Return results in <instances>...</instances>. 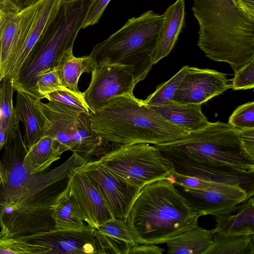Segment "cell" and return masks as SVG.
I'll use <instances>...</instances> for the list:
<instances>
[{
    "mask_svg": "<svg viewBox=\"0 0 254 254\" xmlns=\"http://www.w3.org/2000/svg\"><path fill=\"white\" fill-rule=\"evenodd\" d=\"M14 92L11 79L5 77L0 82V109L6 124L5 139L21 134L13 102Z\"/></svg>",
    "mask_w": 254,
    "mask_h": 254,
    "instance_id": "obj_27",
    "label": "cell"
},
{
    "mask_svg": "<svg viewBox=\"0 0 254 254\" xmlns=\"http://www.w3.org/2000/svg\"><path fill=\"white\" fill-rule=\"evenodd\" d=\"M16 91L15 110L19 121L24 126L23 140L28 150L47 133L50 123L37 106V99L24 91Z\"/></svg>",
    "mask_w": 254,
    "mask_h": 254,
    "instance_id": "obj_18",
    "label": "cell"
},
{
    "mask_svg": "<svg viewBox=\"0 0 254 254\" xmlns=\"http://www.w3.org/2000/svg\"><path fill=\"white\" fill-rule=\"evenodd\" d=\"M42 0L17 11L5 12L0 24V82L6 76L23 32Z\"/></svg>",
    "mask_w": 254,
    "mask_h": 254,
    "instance_id": "obj_16",
    "label": "cell"
},
{
    "mask_svg": "<svg viewBox=\"0 0 254 254\" xmlns=\"http://www.w3.org/2000/svg\"><path fill=\"white\" fill-rule=\"evenodd\" d=\"M176 187L188 204L200 216L220 215L251 196L239 186L225 190H205Z\"/></svg>",
    "mask_w": 254,
    "mask_h": 254,
    "instance_id": "obj_17",
    "label": "cell"
},
{
    "mask_svg": "<svg viewBox=\"0 0 254 254\" xmlns=\"http://www.w3.org/2000/svg\"><path fill=\"white\" fill-rule=\"evenodd\" d=\"M5 138L6 124L2 116V117L0 118V151L4 147Z\"/></svg>",
    "mask_w": 254,
    "mask_h": 254,
    "instance_id": "obj_41",
    "label": "cell"
},
{
    "mask_svg": "<svg viewBox=\"0 0 254 254\" xmlns=\"http://www.w3.org/2000/svg\"><path fill=\"white\" fill-rule=\"evenodd\" d=\"M181 175L239 186L254 194V157L238 130L220 121L176 141L155 145Z\"/></svg>",
    "mask_w": 254,
    "mask_h": 254,
    "instance_id": "obj_2",
    "label": "cell"
},
{
    "mask_svg": "<svg viewBox=\"0 0 254 254\" xmlns=\"http://www.w3.org/2000/svg\"><path fill=\"white\" fill-rule=\"evenodd\" d=\"M0 5L4 12L17 11L21 8L19 0H0Z\"/></svg>",
    "mask_w": 254,
    "mask_h": 254,
    "instance_id": "obj_40",
    "label": "cell"
},
{
    "mask_svg": "<svg viewBox=\"0 0 254 254\" xmlns=\"http://www.w3.org/2000/svg\"><path fill=\"white\" fill-rule=\"evenodd\" d=\"M226 76L215 69L188 66L171 100L179 104L202 105L231 88V83Z\"/></svg>",
    "mask_w": 254,
    "mask_h": 254,
    "instance_id": "obj_12",
    "label": "cell"
},
{
    "mask_svg": "<svg viewBox=\"0 0 254 254\" xmlns=\"http://www.w3.org/2000/svg\"><path fill=\"white\" fill-rule=\"evenodd\" d=\"M46 99L71 108L80 112L91 113V110L86 103L83 93L75 92L70 89L61 86L56 90L48 94Z\"/></svg>",
    "mask_w": 254,
    "mask_h": 254,
    "instance_id": "obj_29",
    "label": "cell"
},
{
    "mask_svg": "<svg viewBox=\"0 0 254 254\" xmlns=\"http://www.w3.org/2000/svg\"><path fill=\"white\" fill-rule=\"evenodd\" d=\"M62 0H42L21 37L5 77L15 80L37 44L44 37L59 9Z\"/></svg>",
    "mask_w": 254,
    "mask_h": 254,
    "instance_id": "obj_15",
    "label": "cell"
},
{
    "mask_svg": "<svg viewBox=\"0 0 254 254\" xmlns=\"http://www.w3.org/2000/svg\"><path fill=\"white\" fill-rule=\"evenodd\" d=\"M233 0V1H234V2L236 4V1H235V0ZM236 5H237V4H236Z\"/></svg>",
    "mask_w": 254,
    "mask_h": 254,
    "instance_id": "obj_47",
    "label": "cell"
},
{
    "mask_svg": "<svg viewBox=\"0 0 254 254\" xmlns=\"http://www.w3.org/2000/svg\"><path fill=\"white\" fill-rule=\"evenodd\" d=\"M2 113H1V110L0 109V118L2 117Z\"/></svg>",
    "mask_w": 254,
    "mask_h": 254,
    "instance_id": "obj_46",
    "label": "cell"
},
{
    "mask_svg": "<svg viewBox=\"0 0 254 254\" xmlns=\"http://www.w3.org/2000/svg\"><path fill=\"white\" fill-rule=\"evenodd\" d=\"M235 1L240 9L254 19V0H235Z\"/></svg>",
    "mask_w": 254,
    "mask_h": 254,
    "instance_id": "obj_39",
    "label": "cell"
},
{
    "mask_svg": "<svg viewBox=\"0 0 254 254\" xmlns=\"http://www.w3.org/2000/svg\"><path fill=\"white\" fill-rule=\"evenodd\" d=\"M5 170L2 162L0 160V181H2L4 178Z\"/></svg>",
    "mask_w": 254,
    "mask_h": 254,
    "instance_id": "obj_42",
    "label": "cell"
},
{
    "mask_svg": "<svg viewBox=\"0 0 254 254\" xmlns=\"http://www.w3.org/2000/svg\"><path fill=\"white\" fill-rule=\"evenodd\" d=\"M215 232L254 234V195L234 206L227 211L215 216Z\"/></svg>",
    "mask_w": 254,
    "mask_h": 254,
    "instance_id": "obj_21",
    "label": "cell"
},
{
    "mask_svg": "<svg viewBox=\"0 0 254 254\" xmlns=\"http://www.w3.org/2000/svg\"><path fill=\"white\" fill-rule=\"evenodd\" d=\"M228 124L237 129L254 128V101L237 107L229 117Z\"/></svg>",
    "mask_w": 254,
    "mask_h": 254,
    "instance_id": "obj_34",
    "label": "cell"
},
{
    "mask_svg": "<svg viewBox=\"0 0 254 254\" xmlns=\"http://www.w3.org/2000/svg\"><path fill=\"white\" fill-rule=\"evenodd\" d=\"M36 104L50 123L46 134L58 141L65 151H72L83 163L94 155L109 151L110 142L92 129L90 114L52 101L43 103L37 99Z\"/></svg>",
    "mask_w": 254,
    "mask_h": 254,
    "instance_id": "obj_8",
    "label": "cell"
},
{
    "mask_svg": "<svg viewBox=\"0 0 254 254\" xmlns=\"http://www.w3.org/2000/svg\"><path fill=\"white\" fill-rule=\"evenodd\" d=\"M0 254H46V250L42 246L17 238H2Z\"/></svg>",
    "mask_w": 254,
    "mask_h": 254,
    "instance_id": "obj_31",
    "label": "cell"
},
{
    "mask_svg": "<svg viewBox=\"0 0 254 254\" xmlns=\"http://www.w3.org/2000/svg\"><path fill=\"white\" fill-rule=\"evenodd\" d=\"M254 234L215 232L204 254H254Z\"/></svg>",
    "mask_w": 254,
    "mask_h": 254,
    "instance_id": "obj_26",
    "label": "cell"
},
{
    "mask_svg": "<svg viewBox=\"0 0 254 254\" xmlns=\"http://www.w3.org/2000/svg\"><path fill=\"white\" fill-rule=\"evenodd\" d=\"M149 107L189 133L203 129L211 124L201 111V104H179L171 100L162 106Z\"/></svg>",
    "mask_w": 254,
    "mask_h": 254,
    "instance_id": "obj_20",
    "label": "cell"
},
{
    "mask_svg": "<svg viewBox=\"0 0 254 254\" xmlns=\"http://www.w3.org/2000/svg\"><path fill=\"white\" fill-rule=\"evenodd\" d=\"M4 177L0 181V239L56 229L53 205L65 190L68 176L83 163L75 155L48 171L31 174L23 163L27 153L21 134L5 139Z\"/></svg>",
    "mask_w": 254,
    "mask_h": 254,
    "instance_id": "obj_1",
    "label": "cell"
},
{
    "mask_svg": "<svg viewBox=\"0 0 254 254\" xmlns=\"http://www.w3.org/2000/svg\"><path fill=\"white\" fill-rule=\"evenodd\" d=\"M188 65H185L167 81L159 85L155 91L143 100L149 106H160L171 101L182 79Z\"/></svg>",
    "mask_w": 254,
    "mask_h": 254,
    "instance_id": "obj_28",
    "label": "cell"
},
{
    "mask_svg": "<svg viewBox=\"0 0 254 254\" xmlns=\"http://www.w3.org/2000/svg\"><path fill=\"white\" fill-rule=\"evenodd\" d=\"M73 0H62V1H73Z\"/></svg>",
    "mask_w": 254,
    "mask_h": 254,
    "instance_id": "obj_45",
    "label": "cell"
},
{
    "mask_svg": "<svg viewBox=\"0 0 254 254\" xmlns=\"http://www.w3.org/2000/svg\"><path fill=\"white\" fill-rule=\"evenodd\" d=\"M99 192L114 217L127 221L141 189L117 176L99 160L78 167Z\"/></svg>",
    "mask_w": 254,
    "mask_h": 254,
    "instance_id": "obj_10",
    "label": "cell"
},
{
    "mask_svg": "<svg viewBox=\"0 0 254 254\" xmlns=\"http://www.w3.org/2000/svg\"><path fill=\"white\" fill-rule=\"evenodd\" d=\"M62 85L78 92L79 79L84 72H91L94 64L89 56L76 57L73 49L66 52L57 65Z\"/></svg>",
    "mask_w": 254,
    "mask_h": 254,
    "instance_id": "obj_24",
    "label": "cell"
},
{
    "mask_svg": "<svg viewBox=\"0 0 254 254\" xmlns=\"http://www.w3.org/2000/svg\"><path fill=\"white\" fill-rule=\"evenodd\" d=\"M38 0H25L23 5L25 7L29 5H30L31 4H32Z\"/></svg>",
    "mask_w": 254,
    "mask_h": 254,
    "instance_id": "obj_43",
    "label": "cell"
},
{
    "mask_svg": "<svg viewBox=\"0 0 254 254\" xmlns=\"http://www.w3.org/2000/svg\"><path fill=\"white\" fill-rule=\"evenodd\" d=\"M200 215L166 179L142 188L127 219L137 244L166 243L198 225Z\"/></svg>",
    "mask_w": 254,
    "mask_h": 254,
    "instance_id": "obj_4",
    "label": "cell"
},
{
    "mask_svg": "<svg viewBox=\"0 0 254 254\" xmlns=\"http://www.w3.org/2000/svg\"><path fill=\"white\" fill-rule=\"evenodd\" d=\"M164 249L154 244H137L132 246L128 254H162Z\"/></svg>",
    "mask_w": 254,
    "mask_h": 254,
    "instance_id": "obj_38",
    "label": "cell"
},
{
    "mask_svg": "<svg viewBox=\"0 0 254 254\" xmlns=\"http://www.w3.org/2000/svg\"><path fill=\"white\" fill-rule=\"evenodd\" d=\"M164 20L163 14L148 10L129 19L107 39L97 44L89 56L94 64L131 66L135 84L151 69L153 54Z\"/></svg>",
    "mask_w": 254,
    "mask_h": 254,
    "instance_id": "obj_6",
    "label": "cell"
},
{
    "mask_svg": "<svg viewBox=\"0 0 254 254\" xmlns=\"http://www.w3.org/2000/svg\"><path fill=\"white\" fill-rule=\"evenodd\" d=\"M234 90L253 89L254 87V60L251 61L235 73L231 80Z\"/></svg>",
    "mask_w": 254,
    "mask_h": 254,
    "instance_id": "obj_35",
    "label": "cell"
},
{
    "mask_svg": "<svg viewBox=\"0 0 254 254\" xmlns=\"http://www.w3.org/2000/svg\"><path fill=\"white\" fill-rule=\"evenodd\" d=\"M64 152L58 141L45 134L27 150L23 163L30 173H41L59 159Z\"/></svg>",
    "mask_w": 254,
    "mask_h": 254,
    "instance_id": "obj_22",
    "label": "cell"
},
{
    "mask_svg": "<svg viewBox=\"0 0 254 254\" xmlns=\"http://www.w3.org/2000/svg\"><path fill=\"white\" fill-rule=\"evenodd\" d=\"M90 83L83 93L91 112H94L118 97L133 94L136 85L131 66L107 64H95Z\"/></svg>",
    "mask_w": 254,
    "mask_h": 254,
    "instance_id": "obj_11",
    "label": "cell"
},
{
    "mask_svg": "<svg viewBox=\"0 0 254 254\" xmlns=\"http://www.w3.org/2000/svg\"><path fill=\"white\" fill-rule=\"evenodd\" d=\"M214 229L207 230L198 225L167 243L168 254H204L210 246Z\"/></svg>",
    "mask_w": 254,
    "mask_h": 254,
    "instance_id": "obj_23",
    "label": "cell"
},
{
    "mask_svg": "<svg viewBox=\"0 0 254 254\" xmlns=\"http://www.w3.org/2000/svg\"><path fill=\"white\" fill-rule=\"evenodd\" d=\"M93 0L62 1L46 33L35 47L17 78L12 81L15 91L21 90L38 99L36 84L38 76L47 68L57 66L64 54L73 49Z\"/></svg>",
    "mask_w": 254,
    "mask_h": 254,
    "instance_id": "obj_7",
    "label": "cell"
},
{
    "mask_svg": "<svg viewBox=\"0 0 254 254\" xmlns=\"http://www.w3.org/2000/svg\"><path fill=\"white\" fill-rule=\"evenodd\" d=\"M66 191L89 226L96 229L114 218L99 192L78 167L68 174Z\"/></svg>",
    "mask_w": 254,
    "mask_h": 254,
    "instance_id": "obj_14",
    "label": "cell"
},
{
    "mask_svg": "<svg viewBox=\"0 0 254 254\" xmlns=\"http://www.w3.org/2000/svg\"><path fill=\"white\" fill-rule=\"evenodd\" d=\"M238 130L245 149L251 156L254 157V128Z\"/></svg>",
    "mask_w": 254,
    "mask_h": 254,
    "instance_id": "obj_37",
    "label": "cell"
},
{
    "mask_svg": "<svg viewBox=\"0 0 254 254\" xmlns=\"http://www.w3.org/2000/svg\"><path fill=\"white\" fill-rule=\"evenodd\" d=\"M197 45L207 57L228 63L236 73L254 60V19L232 0H194Z\"/></svg>",
    "mask_w": 254,
    "mask_h": 254,
    "instance_id": "obj_3",
    "label": "cell"
},
{
    "mask_svg": "<svg viewBox=\"0 0 254 254\" xmlns=\"http://www.w3.org/2000/svg\"><path fill=\"white\" fill-rule=\"evenodd\" d=\"M185 7V0H177L163 14L164 20L153 54V64L168 56L173 48L183 27Z\"/></svg>",
    "mask_w": 254,
    "mask_h": 254,
    "instance_id": "obj_19",
    "label": "cell"
},
{
    "mask_svg": "<svg viewBox=\"0 0 254 254\" xmlns=\"http://www.w3.org/2000/svg\"><path fill=\"white\" fill-rule=\"evenodd\" d=\"M96 229L101 234L124 242L131 246L137 244L126 220L114 217L103 223Z\"/></svg>",
    "mask_w": 254,
    "mask_h": 254,
    "instance_id": "obj_30",
    "label": "cell"
},
{
    "mask_svg": "<svg viewBox=\"0 0 254 254\" xmlns=\"http://www.w3.org/2000/svg\"><path fill=\"white\" fill-rule=\"evenodd\" d=\"M5 12L2 10L0 5V24L4 16Z\"/></svg>",
    "mask_w": 254,
    "mask_h": 254,
    "instance_id": "obj_44",
    "label": "cell"
},
{
    "mask_svg": "<svg viewBox=\"0 0 254 254\" xmlns=\"http://www.w3.org/2000/svg\"><path fill=\"white\" fill-rule=\"evenodd\" d=\"M99 160L113 173L140 189L168 179L174 171L155 145L146 143L119 144Z\"/></svg>",
    "mask_w": 254,
    "mask_h": 254,
    "instance_id": "obj_9",
    "label": "cell"
},
{
    "mask_svg": "<svg viewBox=\"0 0 254 254\" xmlns=\"http://www.w3.org/2000/svg\"><path fill=\"white\" fill-rule=\"evenodd\" d=\"M95 241L96 254H128L132 247L124 242L101 234L96 229Z\"/></svg>",
    "mask_w": 254,
    "mask_h": 254,
    "instance_id": "obj_33",
    "label": "cell"
},
{
    "mask_svg": "<svg viewBox=\"0 0 254 254\" xmlns=\"http://www.w3.org/2000/svg\"><path fill=\"white\" fill-rule=\"evenodd\" d=\"M95 229L82 231L54 229L17 238L44 247L46 254H96Z\"/></svg>",
    "mask_w": 254,
    "mask_h": 254,
    "instance_id": "obj_13",
    "label": "cell"
},
{
    "mask_svg": "<svg viewBox=\"0 0 254 254\" xmlns=\"http://www.w3.org/2000/svg\"><path fill=\"white\" fill-rule=\"evenodd\" d=\"M53 210L52 216L57 229L82 231L89 227L84 224L80 209L66 189L53 205Z\"/></svg>",
    "mask_w": 254,
    "mask_h": 254,
    "instance_id": "obj_25",
    "label": "cell"
},
{
    "mask_svg": "<svg viewBox=\"0 0 254 254\" xmlns=\"http://www.w3.org/2000/svg\"><path fill=\"white\" fill-rule=\"evenodd\" d=\"M62 86L57 66L42 71L38 76L36 89L38 99H46L47 95Z\"/></svg>",
    "mask_w": 254,
    "mask_h": 254,
    "instance_id": "obj_32",
    "label": "cell"
},
{
    "mask_svg": "<svg viewBox=\"0 0 254 254\" xmlns=\"http://www.w3.org/2000/svg\"><path fill=\"white\" fill-rule=\"evenodd\" d=\"M90 116L94 131L114 144L160 145L177 141L189 133L166 120L134 94L114 99L91 112Z\"/></svg>",
    "mask_w": 254,
    "mask_h": 254,
    "instance_id": "obj_5",
    "label": "cell"
},
{
    "mask_svg": "<svg viewBox=\"0 0 254 254\" xmlns=\"http://www.w3.org/2000/svg\"><path fill=\"white\" fill-rule=\"evenodd\" d=\"M110 1L111 0H93L85 16L82 29L98 23Z\"/></svg>",
    "mask_w": 254,
    "mask_h": 254,
    "instance_id": "obj_36",
    "label": "cell"
}]
</instances>
